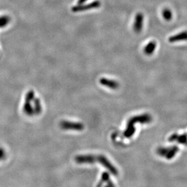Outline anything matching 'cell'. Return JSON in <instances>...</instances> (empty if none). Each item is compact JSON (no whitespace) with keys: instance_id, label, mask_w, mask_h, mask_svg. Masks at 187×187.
Wrapping results in <instances>:
<instances>
[{"instance_id":"cell-1","label":"cell","mask_w":187,"mask_h":187,"mask_svg":"<svg viewBox=\"0 0 187 187\" xmlns=\"http://www.w3.org/2000/svg\"><path fill=\"white\" fill-rule=\"evenodd\" d=\"M151 117L149 114H145L143 115H140L131 118L128 121V126H127L126 130L124 132L125 136L128 138L133 135V134L135 132V123L139 122L141 123H150L151 121Z\"/></svg>"},{"instance_id":"cell-2","label":"cell","mask_w":187,"mask_h":187,"mask_svg":"<svg viewBox=\"0 0 187 187\" xmlns=\"http://www.w3.org/2000/svg\"><path fill=\"white\" fill-rule=\"evenodd\" d=\"M101 6V2L99 0H96L91 3L86 4H80L76 5L72 8V11L73 12H80L86 11L91 9H97Z\"/></svg>"},{"instance_id":"cell-3","label":"cell","mask_w":187,"mask_h":187,"mask_svg":"<svg viewBox=\"0 0 187 187\" xmlns=\"http://www.w3.org/2000/svg\"><path fill=\"white\" fill-rule=\"evenodd\" d=\"M60 126L64 130H77L81 131L83 130L84 126L80 123L72 122L69 121H62L60 123Z\"/></svg>"},{"instance_id":"cell-4","label":"cell","mask_w":187,"mask_h":187,"mask_svg":"<svg viewBox=\"0 0 187 187\" xmlns=\"http://www.w3.org/2000/svg\"><path fill=\"white\" fill-rule=\"evenodd\" d=\"M177 151L178 149L176 147H172V148H160L158 150V153L160 156H163V157H165L166 159H170L172 158L176 154Z\"/></svg>"},{"instance_id":"cell-5","label":"cell","mask_w":187,"mask_h":187,"mask_svg":"<svg viewBox=\"0 0 187 187\" xmlns=\"http://www.w3.org/2000/svg\"><path fill=\"white\" fill-rule=\"evenodd\" d=\"M96 160H97V162H99L100 163H101L102 165H103L106 168H108L112 174H114V175H117L118 172L117 170L113 166V165H111V163L109 162V160L105 157H104L103 156H98L96 157Z\"/></svg>"},{"instance_id":"cell-6","label":"cell","mask_w":187,"mask_h":187,"mask_svg":"<svg viewBox=\"0 0 187 187\" xmlns=\"http://www.w3.org/2000/svg\"><path fill=\"white\" fill-rule=\"evenodd\" d=\"M143 15L141 13H138L136 14L134 23V30L136 32H140L143 28Z\"/></svg>"},{"instance_id":"cell-7","label":"cell","mask_w":187,"mask_h":187,"mask_svg":"<svg viewBox=\"0 0 187 187\" xmlns=\"http://www.w3.org/2000/svg\"><path fill=\"white\" fill-rule=\"evenodd\" d=\"M100 83L102 85L108 87V88L111 89H116L118 88L119 84L115 80H110L106 78H102L100 80Z\"/></svg>"},{"instance_id":"cell-8","label":"cell","mask_w":187,"mask_h":187,"mask_svg":"<svg viewBox=\"0 0 187 187\" xmlns=\"http://www.w3.org/2000/svg\"><path fill=\"white\" fill-rule=\"evenodd\" d=\"M187 40V31H184L177 33L176 35L171 36L169 38V42L171 43L186 41Z\"/></svg>"},{"instance_id":"cell-9","label":"cell","mask_w":187,"mask_h":187,"mask_svg":"<svg viewBox=\"0 0 187 187\" xmlns=\"http://www.w3.org/2000/svg\"><path fill=\"white\" fill-rule=\"evenodd\" d=\"M31 101L25 100V102L23 106V111L28 116H32L34 114V110L31 105Z\"/></svg>"},{"instance_id":"cell-10","label":"cell","mask_w":187,"mask_h":187,"mask_svg":"<svg viewBox=\"0 0 187 187\" xmlns=\"http://www.w3.org/2000/svg\"><path fill=\"white\" fill-rule=\"evenodd\" d=\"M156 43L155 42H150L144 48V52L146 55H151L154 52L156 48Z\"/></svg>"},{"instance_id":"cell-11","label":"cell","mask_w":187,"mask_h":187,"mask_svg":"<svg viewBox=\"0 0 187 187\" xmlns=\"http://www.w3.org/2000/svg\"><path fill=\"white\" fill-rule=\"evenodd\" d=\"M33 102H34V108H33V110H34V114H38L42 111V106L41 104V102L38 98H34L33 100Z\"/></svg>"},{"instance_id":"cell-12","label":"cell","mask_w":187,"mask_h":187,"mask_svg":"<svg viewBox=\"0 0 187 187\" xmlns=\"http://www.w3.org/2000/svg\"><path fill=\"white\" fill-rule=\"evenodd\" d=\"M10 21V18L9 16H0V28H3L8 26Z\"/></svg>"},{"instance_id":"cell-13","label":"cell","mask_w":187,"mask_h":187,"mask_svg":"<svg viewBox=\"0 0 187 187\" xmlns=\"http://www.w3.org/2000/svg\"><path fill=\"white\" fill-rule=\"evenodd\" d=\"M162 15L163 18L166 21H170L172 17V12L169 9H165L162 12Z\"/></svg>"},{"instance_id":"cell-14","label":"cell","mask_w":187,"mask_h":187,"mask_svg":"<svg viewBox=\"0 0 187 187\" xmlns=\"http://www.w3.org/2000/svg\"><path fill=\"white\" fill-rule=\"evenodd\" d=\"M5 156V152L3 149L0 148V160L3 159L4 157Z\"/></svg>"},{"instance_id":"cell-15","label":"cell","mask_w":187,"mask_h":187,"mask_svg":"<svg viewBox=\"0 0 187 187\" xmlns=\"http://www.w3.org/2000/svg\"><path fill=\"white\" fill-rule=\"evenodd\" d=\"M87 0H78L77 1V4L80 5V4H83Z\"/></svg>"}]
</instances>
